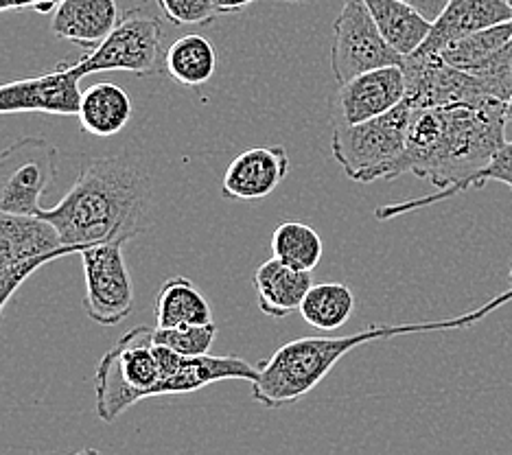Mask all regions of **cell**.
Returning <instances> with one entry per match:
<instances>
[{
  "label": "cell",
  "mask_w": 512,
  "mask_h": 455,
  "mask_svg": "<svg viewBox=\"0 0 512 455\" xmlns=\"http://www.w3.org/2000/svg\"><path fill=\"white\" fill-rule=\"evenodd\" d=\"M40 217L51 221L64 245L127 243L154 224V193L141 162L106 156L81 162L77 180Z\"/></svg>",
  "instance_id": "obj_1"
},
{
  "label": "cell",
  "mask_w": 512,
  "mask_h": 455,
  "mask_svg": "<svg viewBox=\"0 0 512 455\" xmlns=\"http://www.w3.org/2000/svg\"><path fill=\"white\" fill-rule=\"evenodd\" d=\"M506 103H451L412 110L403 173L447 189L482 169L506 140Z\"/></svg>",
  "instance_id": "obj_2"
},
{
  "label": "cell",
  "mask_w": 512,
  "mask_h": 455,
  "mask_svg": "<svg viewBox=\"0 0 512 455\" xmlns=\"http://www.w3.org/2000/svg\"><path fill=\"white\" fill-rule=\"evenodd\" d=\"M512 300L510 291L491 298L480 309L453 315L447 320L416 322V324H372L368 329L344 337H300L287 342L259 366V377L252 381V396L265 407H283L313 392L324 377L340 364L351 350L379 340H392L399 335L456 331L484 320L506 302Z\"/></svg>",
  "instance_id": "obj_3"
},
{
  "label": "cell",
  "mask_w": 512,
  "mask_h": 455,
  "mask_svg": "<svg viewBox=\"0 0 512 455\" xmlns=\"http://www.w3.org/2000/svg\"><path fill=\"white\" fill-rule=\"evenodd\" d=\"M410 116L412 105L403 99L397 108L364 123H333L331 151L337 165L362 184L401 178Z\"/></svg>",
  "instance_id": "obj_4"
},
{
  "label": "cell",
  "mask_w": 512,
  "mask_h": 455,
  "mask_svg": "<svg viewBox=\"0 0 512 455\" xmlns=\"http://www.w3.org/2000/svg\"><path fill=\"white\" fill-rule=\"evenodd\" d=\"M158 381L160 361L154 329L134 326L99 361L95 375L99 418L114 423L136 403L154 399Z\"/></svg>",
  "instance_id": "obj_5"
},
{
  "label": "cell",
  "mask_w": 512,
  "mask_h": 455,
  "mask_svg": "<svg viewBox=\"0 0 512 455\" xmlns=\"http://www.w3.org/2000/svg\"><path fill=\"white\" fill-rule=\"evenodd\" d=\"M162 22L154 16L134 9L125 14L119 25L112 29L106 40L95 49L84 51V55L73 64L81 77L95 73H123L151 75L156 73L162 55Z\"/></svg>",
  "instance_id": "obj_6"
},
{
  "label": "cell",
  "mask_w": 512,
  "mask_h": 455,
  "mask_svg": "<svg viewBox=\"0 0 512 455\" xmlns=\"http://www.w3.org/2000/svg\"><path fill=\"white\" fill-rule=\"evenodd\" d=\"M57 175V147L42 136H22L0 149V210L40 215V197Z\"/></svg>",
  "instance_id": "obj_7"
},
{
  "label": "cell",
  "mask_w": 512,
  "mask_h": 455,
  "mask_svg": "<svg viewBox=\"0 0 512 455\" xmlns=\"http://www.w3.org/2000/svg\"><path fill=\"white\" fill-rule=\"evenodd\" d=\"M403 64V55L383 38L364 0H344L333 25L331 70L337 84L366 70Z\"/></svg>",
  "instance_id": "obj_8"
},
{
  "label": "cell",
  "mask_w": 512,
  "mask_h": 455,
  "mask_svg": "<svg viewBox=\"0 0 512 455\" xmlns=\"http://www.w3.org/2000/svg\"><path fill=\"white\" fill-rule=\"evenodd\" d=\"M125 243H97L79 252L84 265V311L101 326L121 324L134 309V280L127 270Z\"/></svg>",
  "instance_id": "obj_9"
},
{
  "label": "cell",
  "mask_w": 512,
  "mask_h": 455,
  "mask_svg": "<svg viewBox=\"0 0 512 455\" xmlns=\"http://www.w3.org/2000/svg\"><path fill=\"white\" fill-rule=\"evenodd\" d=\"M401 68L407 84L405 101L412 105V110L495 99L486 95L480 77L451 66L440 55H405Z\"/></svg>",
  "instance_id": "obj_10"
},
{
  "label": "cell",
  "mask_w": 512,
  "mask_h": 455,
  "mask_svg": "<svg viewBox=\"0 0 512 455\" xmlns=\"http://www.w3.org/2000/svg\"><path fill=\"white\" fill-rule=\"evenodd\" d=\"M405 73L401 64L366 70L344 81L331 99V123H364L397 108L405 99Z\"/></svg>",
  "instance_id": "obj_11"
},
{
  "label": "cell",
  "mask_w": 512,
  "mask_h": 455,
  "mask_svg": "<svg viewBox=\"0 0 512 455\" xmlns=\"http://www.w3.org/2000/svg\"><path fill=\"white\" fill-rule=\"evenodd\" d=\"M156 353L160 361V381L156 396H176L191 394L219 381H248L252 383L259 377V368L248 364L246 359L228 355H197L186 357L167 346L156 344Z\"/></svg>",
  "instance_id": "obj_12"
},
{
  "label": "cell",
  "mask_w": 512,
  "mask_h": 455,
  "mask_svg": "<svg viewBox=\"0 0 512 455\" xmlns=\"http://www.w3.org/2000/svg\"><path fill=\"white\" fill-rule=\"evenodd\" d=\"M81 75L73 64H60L40 77L18 79L0 86V114L44 112L57 116H77Z\"/></svg>",
  "instance_id": "obj_13"
},
{
  "label": "cell",
  "mask_w": 512,
  "mask_h": 455,
  "mask_svg": "<svg viewBox=\"0 0 512 455\" xmlns=\"http://www.w3.org/2000/svg\"><path fill=\"white\" fill-rule=\"evenodd\" d=\"M287 175L289 156L285 147H254L230 162L221 180V195L237 202L263 200L285 182Z\"/></svg>",
  "instance_id": "obj_14"
},
{
  "label": "cell",
  "mask_w": 512,
  "mask_h": 455,
  "mask_svg": "<svg viewBox=\"0 0 512 455\" xmlns=\"http://www.w3.org/2000/svg\"><path fill=\"white\" fill-rule=\"evenodd\" d=\"M79 252L77 245H64L55 226L44 217L0 210V267L27 263L42 256L62 259Z\"/></svg>",
  "instance_id": "obj_15"
},
{
  "label": "cell",
  "mask_w": 512,
  "mask_h": 455,
  "mask_svg": "<svg viewBox=\"0 0 512 455\" xmlns=\"http://www.w3.org/2000/svg\"><path fill=\"white\" fill-rule=\"evenodd\" d=\"M508 20H512L508 0H447L445 9L432 22V31L414 53L440 55L451 42Z\"/></svg>",
  "instance_id": "obj_16"
},
{
  "label": "cell",
  "mask_w": 512,
  "mask_h": 455,
  "mask_svg": "<svg viewBox=\"0 0 512 455\" xmlns=\"http://www.w3.org/2000/svg\"><path fill=\"white\" fill-rule=\"evenodd\" d=\"M119 20L116 0H60L53 9L51 33L90 51L108 38Z\"/></svg>",
  "instance_id": "obj_17"
},
{
  "label": "cell",
  "mask_w": 512,
  "mask_h": 455,
  "mask_svg": "<svg viewBox=\"0 0 512 455\" xmlns=\"http://www.w3.org/2000/svg\"><path fill=\"white\" fill-rule=\"evenodd\" d=\"M256 305L270 318H287L300 309L302 298L313 285V274L272 259L256 267L252 276Z\"/></svg>",
  "instance_id": "obj_18"
},
{
  "label": "cell",
  "mask_w": 512,
  "mask_h": 455,
  "mask_svg": "<svg viewBox=\"0 0 512 455\" xmlns=\"http://www.w3.org/2000/svg\"><path fill=\"white\" fill-rule=\"evenodd\" d=\"M77 119L81 132L90 136H116L132 119V99L121 86L101 81L81 92Z\"/></svg>",
  "instance_id": "obj_19"
},
{
  "label": "cell",
  "mask_w": 512,
  "mask_h": 455,
  "mask_svg": "<svg viewBox=\"0 0 512 455\" xmlns=\"http://www.w3.org/2000/svg\"><path fill=\"white\" fill-rule=\"evenodd\" d=\"M383 38L394 51L412 55L432 31V20L405 0H364Z\"/></svg>",
  "instance_id": "obj_20"
},
{
  "label": "cell",
  "mask_w": 512,
  "mask_h": 455,
  "mask_svg": "<svg viewBox=\"0 0 512 455\" xmlns=\"http://www.w3.org/2000/svg\"><path fill=\"white\" fill-rule=\"evenodd\" d=\"M488 182L506 184L508 189L512 191V143H506L502 149H497L495 156L488 160L482 169H477L473 175H469V178H464V180L456 182L453 186H447V189H438V193H432V195L414 197V200L399 202V204L379 206L375 210V217L379 221L394 219V217H399V215L412 213V210L451 200V197H456L460 193H467L471 189H482V186H486Z\"/></svg>",
  "instance_id": "obj_21"
},
{
  "label": "cell",
  "mask_w": 512,
  "mask_h": 455,
  "mask_svg": "<svg viewBox=\"0 0 512 455\" xmlns=\"http://www.w3.org/2000/svg\"><path fill=\"white\" fill-rule=\"evenodd\" d=\"M154 313L156 326L160 329L213 322V311L206 296L195 287L193 280L184 276H173L160 285L156 291Z\"/></svg>",
  "instance_id": "obj_22"
},
{
  "label": "cell",
  "mask_w": 512,
  "mask_h": 455,
  "mask_svg": "<svg viewBox=\"0 0 512 455\" xmlns=\"http://www.w3.org/2000/svg\"><path fill=\"white\" fill-rule=\"evenodd\" d=\"M167 75L186 88H200L213 79L217 53L213 42L204 35H182L165 53Z\"/></svg>",
  "instance_id": "obj_23"
},
{
  "label": "cell",
  "mask_w": 512,
  "mask_h": 455,
  "mask_svg": "<svg viewBox=\"0 0 512 455\" xmlns=\"http://www.w3.org/2000/svg\"><path fill=\"white\" fill-rule=\"evenodd\" d=\"M298 311L302 320L313 329L337 331L351 320L355 311V294L344 283L311 285Z\"/></svg>",
  "instance_id": "obj_24"
},
{
  "label": "cell",
  "mask_w": 512,
  "mask_h": 455,
  "mask_svg": "<svg viewBox=\"0 0 512 455\" xmlns=\"http://www.w3.org/2000/svg\"><path fill=\"white\" fill-rule=\"evenodd\" d=\"M274 259L302 272H313L322 261L324 245L316 230L300 221H285L272 235Z\"/></svg>",
  "instance_id": "obj_25"
},
{
  "label": "cell",
  "mask_w": 512,
  "mask_h": 455,
  "mask_svg": "<svg viewBox=\"0 0 512 455\" xmlns=\"http://www.w3.org/2000/svg\"><path fill=\"white\" fill-rule=\"evenodd\" d=\"M512 38V20L502 22V25L488 27L477 33L467 35V38H460L451 42L440 57L451 66L460 70H467V73H477L491 57L502 49V46Z\"/></svg>",
  "instance_id": "obj_26"
},
{
  "label": "cell",
  "mask_w": 512,
  "mask_h": 455,
  "mask_svg": "<svg viewBox=\"0 0 512 455\" xmlns=\"http://www.w3.org/2000/svg\"><path fill=\"white\" fill-rule=\"evenodd\" d=\"M217 335V326L208 324H189V326H173V329H154V342L158 346H167L186 357L208 355Z\"/></svg>",
  "instance_id": "obj_27"
},
{
  "label": "cell",
  "mask_w": 512,
  "mask_h": 455,
  "mask_svg": "<svg viewBox=\"0 0 512 455\" xmlns=\"http://www.w3.org/2000/svg\"><path fill=\"white\" fill-rule=\"evenodd\" d=\"M488 97L508 101L512 95V38L477 73Z\"/></svg>",
  "instance_id": "obj_28"
},
{
  "label": "cell",
  "mask_w": 512,
  "mask_h": 455,
  "mask_svg": "<svg viewBox=\"0 0 512 455\" xmlns=\"http://www.w3.org/2000/svg\"><path fill=\"white\" fill-rule=\"evenodd\" d=\"M171 25H208L219 14L213 0H156Z\"/></svg>",
  "instance_id": "obj_29"
},
{
  "label": "cell",
  "mask_w": 512,
  "mask_h": 455,
  "mask_svg": "<svg viewBox=\"0 0 512 455\" xmlns=\"http://www.w3.org/2000/svg\"><path fill=\"white\" fill-rule=\"evenodd\" d=\"M53 261H57V259H53V256H42V259H33L27 263L0 267V315H3L7 302L14 298L16 291L25 285V280L36 274L40 267L49 265Z\"/></svg>",
  "instance_id": "obj_30"
},
{
  "label": "cell",
  "mask_w": 512,
  "mask_h": 455,
  "mask_svg": "<svg viewBox=\"0 0 512 455\" xmlns=\"http://www.w3.org/2000/svg\"><path fill=\"white\" fill-rule=\"evenodd\" d=\"M57 5H60V0H0V11L36 9L40 14H49Z\"/></svg>",
  "instance_id": "obj_31"
},
{
  "label": "cell",
  "mask_w": 512,
  "mask_h": 455,
  "mask_svg": "<svg viewBox=\"0 0 512 455\" xmlns=\"http://www.w3.org/2000/svg\"><path fill=\"white\" fill-rule=\"evenodd\" d=\"M405 3L414 5L418 11H423V14L434 22L440 16V11L445 9L447 0H405Z\"/></svg>",
  "instance_id": "obj_32"
},
{
  "label": "cell",
  "mask_w": 512,
  "mask_h": 455,
  "mask_svg": "<svg viewBox=\"0 0 512 455\" xmlns=\"http://www.w3.org/2000/svg\"><path fill=\"white\" fill-rule=\"evenodd\" d=\"M215 9L219 16H228V14H237V11H243L246 7H250L256 0H213Z\"/></svg>",
  "instance_id": "obj_33"
},
{
  "label": "cell",
  "mask_w": 512,
  "mask_h": 455,
  "mask_svg": "<svg viewBox=\"0 0 512 455\" xmlns=\"http://www.w3.org/2000/svg\"><path fill=\"white\" fill-rule=\"evenodd\" d=\"M506 116H508V121H512V95H510V99L506 101Z\"/></svg>",
  "instance_id": "obj_34"
},
{
  "label": "cell",
  "mask_w": 512,
  "mask_h": 455,
  "mask_svg": "<svg viewBox=\"0 0 512 455\" xmlns=\"http://www.w3.org/2000/svg\"><path fill=\"white\" fill-rule=\"evenodd\" d=\"M508 291L512 294V265H510V287H508Z\"/></svg>",
  "instance_id": "obj_35"
},
{
  "label": "cell",
  "mask_w": 512,
  "mask_h": 455,
  "mask_svg": "<svg viewBox=\"0 0 512 455\" xmlns=\"http://www.w3.org/2000/svg\"><path fill=\"white\" fill-rule=\"evenodd\" d=\"M508 3H510V7H512V0H508Z\"/></svg>",
  "instance_id": "obj_36"
}]
</instances>
